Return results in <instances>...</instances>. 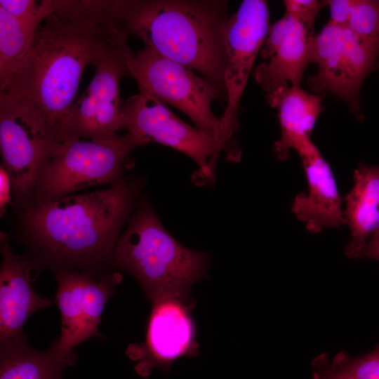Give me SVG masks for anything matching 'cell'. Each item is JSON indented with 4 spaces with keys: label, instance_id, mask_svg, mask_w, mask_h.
<instances>
[{
    "label": "cell",
    "instance_id": "1",
    "mask_svg": "<svg viewBox=\"0 0 379 379\" xmlns=\"http://www.w3.org/2000/svg\"><path fill=\"white\" fill-rule=\"evenodd\" d=\"M8 90L0 93L62 141L65 116L86 66L124 38L109 0H54Z\"/></svg>",
    "mask_w": 379,
    "mask_h": 379
},
{
    "label": "cell",
    "instance_id": "2",
    "mask_svg": "<svg viewBox=\"0 0 379 379\" xmlns=\"http://www.w3.org/2000/svg\"><path fill=\"white\" fill-rule=\"evenodd\" d=\"M145 185L143 178L124 176L108 189L15 208L12 236L41 270H114L115 247L145 200Z\"/></svg>",
    "mask_w": 379,
    "mask_h": 379
},
{
    "label": "cell",
    "instance_id": "3",
    "mask_svg": "<svg viewBox=\"0 0 379 379\" xmlns=\"http://www.w3.org/2000/svg\"><path fill=\"white\" fill-rule=\"evenodd\" d=\"M224 0H110V16L126 36L186 66L216 84L225 85V34L230 17Z\"/></svg>",
    "mask_w": 379,
    "mask_h": 379
},
{
    "label": "cell",
    "instance_id": "4",
    "mask_svg": "<svg viewBox=\"0 0 379 379\" xmlns=\"http://www.w3.org/2000/svg\"><path fill=\"white\" fill-rule=\"evenodd\" d=\"M208 263L205 253L182 246L168 233L145 199L130 218L112 258L113 267L136 279L152 302L190 297Z\"/></svg>",
    "mask_w": 379,
    "mask_h": 379
},
{
    "label": "cell",
    "instance_id": "5",
    "mask_svg": "<svg viewBox=\"0 0 379 379\" xmlns=\"http://www.w3.org/2000/svg\"><path fill=\"white\" fill-rule=\"evenodd\" d=\"M143 145L131 133L107 140H65L42 168L29 204L54 201L91 186L117 184L124 178L129 153Z\"/></svg>",
    "mask_w": 379,
    "mask_h": 379
},
{
    "label": "cell",
    "instance_id": "6",
    "mask_svg": "<svg viewBox=\"0 0 379 379\" xmlns=\"http://www.w3.org/2000/svg\"><path fill=\"white\" fill-rule=\"evenodd\" d=\"M128 65L130 76L136 80L140 90L176 107L197 128L218 138L220 121L211 106L226 95L216 84L146 47L136 54L132 53Z\"/></svg>",
    "mask_w": 379,
    "mask_h": 379
},
{
    "label": "cell",
    "instance_id": "7",
    "mask_svg": "<svg viewBox=\"0 0 379 379\" xmlns=\"http://www.w3.org/2000/svg\"><path fill=\"white\" fill-rule=\"evenodd\" d=\"M379 54V36L359 35L350 29L328 22L314 36L310 62L318 72L307 79L317 93L329 92L345 100L360 119L359 91L374 67Z\"/></svg>",
    "mask_w": 379,
    "mask_h": 379
},
{
    "label": "cell",
    "instance_id": "8",
    "mask_svg": "<svg viewBox=\"0 0 379 379\" xmlns=\"http://www.w3.org/2000/svg\"><path fill=\"white\" fill-rule=\"evenodd\" d=\"M125 38L105 51L93 65L95 72L83 95L68 109L62 124L65 140H107L120 127L119 83L130 76L128 58L133 53Z\"/></svg>",
    "mask_w": 379,
    "mask_h": 379
},
{
    "label": "cell",
    "instance_id": "9",
    "mask_svg": "<svg viewBox=\"0 0 379 379\" xmlns=\"http://www.w3.org/2000/svg\"><path fill=\"white\" fill-rule=\"evenodd\" d=\"M120 127L141 139L175 149L192 159L204 177L214 178L219 156L216 137L178 118L166 104L140 90L121 103Z\"/></svg>",
    "mask_w": 379,
    "mask_h": 379
},
{
    "label": "cell",
    "instance_id": "10",
    "mask_svg": "<svg viewBox=\"0 0 379 379\" xmlns=\"http://www.w3.org/2000/svg\"><path fill=\"white\" fill-rule=\"evenodd\" d=\"M62 142L12 102L0 97L1 164L11 180L13 208L30 202L42 168Z\"/></svg>",
    "mask_w": 379,
    "mask_h": 379
},
{
    "label": "cell",
    "instance_id": "11",
    "mask_svg": "<svg viewBox=\"0 0 379 379\" xmlns=\"http://www.w3.org/2000/svg\"><path fill=\"white\" fill-rule=\"evenodd\" d=\"M266 1L244 0L226 26L225 85L227 107L220 116L217 138L219 151L229 144L237 128V112L256 56L270 31Z\"/></svg>",
    "mask_w": 379,
    "mask_h": 379
},
{
    "label": "cell",
    "instance_id": "12",
    "mask_svg": "<svg viewBox=\"0 0 379 379\" xmlns=\"http://www.w3.org/2000/svg\"><path fill=\"white\" fill-rule=\"evenodd\" d=\"M57 281L55 302L61 314V333L58 347L65 351L96 336L109 298L122 281L115 270L100 273L72 270L53 272Z\"/></svg>",
    "mask_w": 379,
    "mask_h": 379
},
{
    "label": "cell",
    "instance_id": "13",
    "mask_svg": "<svg viewBox=\"0 0 379 379\" xmlns=\"http://www.w3.org/2000/svg\"><path fill=\"white\" fill-rule=\"evenodd\" d=\"M194 305L190 297H168L152 302L145 340L126 350L127 356L137 361L138 375L147 377L155 368L168 371L176 359L197 354L191 314Z\"/></svg>",
    "mask_w": 379,
    "mask_h": 379
},
{
    "label": "cell",
    "instance_id": "14",
    "mask_svg": "<svg viewBox=\"0 0 379 379\" xmlns=\"http://www.w3.org/2000/svg\"><path fill=\"white\" fill-rule=\"evenodd\" d=\"M314 26L285 12L270 27L260 50L268 59L255 71V77L267 95L285 85L300 87L304 71L310 62Z\"/></svg>",
    "mask_w": 379,
    "mask_h": 379
},
{
    "label": "cell",
    "instance_id": "15",
    "mask_svg": "<svg viewBox=\"0 0 379 379\" xmlns=\"http://www.w3.org/2000/svg\"><path fill=\"white\" fill-rule=\"evenodd\" d=\"M0 343L24 335L27 320L53 303L38 295L32 282L41 271L27 255L13 249L8 235L0 232Z\"/></svg>",
    "mask_w": 379,
    "mask_h": 379
},
{
    "label": "cell",
    "instance_id": "16",
    "mask_svg": "<svg viewBox=\"0 0 379 379\" xmlns=\"http://www.w3.org/2000/svg\"><path fill=\"white\" fill-rule=\"evenodd\" d=\"M306 175L307 192L297 194L291 211L311 234L327 228H338L345 223L342 199L328 163L312 142L305 140L295 149Z\"/></svg>",
    "mask_w": 379,
    "mask_h": 379
},
{
    "label": "cell",
    "instance_id": "17",
    "mask_svg": "<svg viewBox=\"0 0 379 379\" xmlns=\"http://www.w3.org/2000/svg\"><path fill=\"white\" fill-rule=\"evenodd\" d=\"M353 178V187L344 199V218L351 233L345 253L360 258L368 237L379 229V165L360 163Z\"/></svg>",
    "mask_w": 379,
    "mask_h": 379
},
{
    "label": "cell",
    "instance_id": "18",
    "mask_svg": "<svg viewBox=\"0 0 379 379\" xmlns=\"http://www.w3.org/2000/svg\"><path fill=\"white\" fill-rule=\"evenodd\" d=\"M269 104L276 107L281 136L273 147L275 157L286 160L290 150L310 138L317 118L322 111L321 99L300 87L285 85L267 95Z\"/></svg>",
    "mask_w": 379,
    "mask_h": 379
},
{
    "label": "cell",
    "instance_id": "19",
    "mask_svg": "<svg viewBox=\"0 0 379 379\" xmlns=\"http://www.w3.org/2000/svg\"><path fill=\"white\" fill-rule=\"evenodd\" d=\"M77 360L73 351L58 347L57 340L48 349L39 351L29 345L25 334L0 343V379H62Z\"/></svg>",
    "mask_w": 379,
    "mask_h": 379
},
{
    "label": "cell",
    "instance_id": "20",
    "mask_svg": "<svg viewBox=\"0 0 379 379\" xmlns=\"http://www.w3.org/2000/svg\"><path fill=\"white\" fill-rule=\"evenodd\" d=\"M38 29L18 20L0 6V93L8 90Z\"/></svg>",
    "mask_w": 379,
    "mask_h": 379
},
{
    "label": "cell",
    "instance_id": "21",
    "mask_svg": "<svg viewBox=\"0 0 379 379\" xmlns=\"http://www.w3.org/2000/svg\"><path fill=\"white\" fill-rule=\"evenodd\" d=\"M345 27L359 35L379 36V1L353 0Z\"/></svg>",
    "mask_w": 379,
    "mask_h": 379
},
{
    "label": "cell",
    "instance_id": "22",
    "mask_svg": "<svg viewBox=\"0 0 379 379\" xmlns=\"http://www.w3.org/2000/svg\"><path fill=\"white\" fill-rule=\"evenodd\" d=\"M0 6L18 20L36 27L55 11L54 0H0Z\"/></svg>",
    "mask_w": 379,
    "mask_h": 379
},
{
    "label": "cell",
    "instance_id": "23",
    "mask_svg": "<svg viewBox=\"0 0 379 379\" xmlns=\"http://www.w3.org/2000/svg\"><path fill=\"white\" fill-rule=\"evenodd\" d=\"M331 359L337 366L357 379H379V346L357 357L340 352Z\"/></svg>",
    "mask_w": 379,
    "mask_h": 379
},
{
    "label": "cell",
    "instance_id": "24",
    "mask_svg": "<svg viewBox=\"0 0 379 379\" xmlns=\"http://www.w3.org/2000/svg\"><path fill=\"white\" fill-rule=\"evenodd\" d=\"M285 12L289 13L301 20L314 26L316 17L326 1L316 0H286L284 1Z\"/></svg>",
    "mask_w": 379,
    "mask_h": 379
},
{
    "label": "cell",
    "instance_id": "25",
    "mask_svg": "<svg viewBox=\"0 0 379 379\" xmlns=\"http://www.w3.org/2000/svg\"><path fill=\"white\" fill-rule=\"evenodd\" d=\"M314 374L319 379H357L337 366L326 354H321L312 362Z\"/></svg>",
    "mask_w": 379,
    "mask_h": 379
},
{
    "label": "cell",
    "instance_id": "26",
    "mask_svg": "<svg viewBox=\"0 0 379 379\" xmlns=\"http://www.w3.org/2000/svg\"><path fill=\"white\" fill-rule=\"evenodd\" d=\"M353 0H331L326 1L330 8L329 22L345 27Z\"/></svg>",
    "mask_w": 379,
    "mask_h": 379
},
{
    "label": "cell",
    "instance_id": "27",
    "mask_svg": "<svg viewBox=\"0 0 379 379\" xmlns=\"http://www.w3.org/2000/svg\"><path fill=\"white\" fill-rule=\"evenodd\" d=\"M13 196V188L11 178L4 168L0 165V215L3 217L6 213V207L8 205L14 206L11 197Z\"/></svg>",
    "mask_w": 379,
    "mask_h": 379
},
{
    "label": "cell",
    "instance_id": "28",
    "mask_svg": "<svg viewBox=\"0 0 379 379\" xmlns=\"http://www.w3.org/2000/svg\"><path fill=\"white\" fill-rule=\"evenodd\" d=\"M361 258L379 260V229L371 235V239L360 255Z\"/></svg>",
    "mask_w": 379,
    "mask_h": 379
},
{
    "label": "cell",
    "instance_id": "29",
    "mask_svg": "<svg viewBox=\"0 0 379 379\" xmlns=\"http://www.w3.org/2000/svg\"><path fill=\"white\" fill-rule=\"evenodd\" d=\"M312 379H319V378L317 376H315L314 375H313Z\"/></svg>",
    "mask_w": 379,
    "mask_h": 379
}]
</instances>
